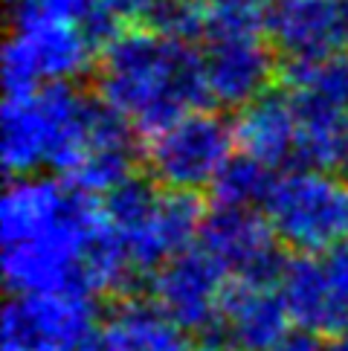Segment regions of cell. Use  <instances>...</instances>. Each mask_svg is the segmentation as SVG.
Segmentation results:
<instances>
[{"label": "cell", "instance_id": "cell-18", "mask_svg": "<svg viewBox=\"0 0 348 351\" xmlns=\"http://www.w3.org/2000/svg\"><path fill=\"white\" fill-rule=\"evenodd\" d=\"M279 171L264 166L247 154H235L218 180L212 183V206H244V209H264L267 197L273 192Z\"/></svg>", "mask_w": 348, "mask_h": 351}, {"label": "cell", "instance_id": "cell-22", "mask_svg": "<svg viewBox=\"0 0 348 351\" xmlns=\"http://www.w3.org/2000/svg\"><path fill=\"white\" fill-rule=\"evenodd\" d=\"M270 351H325V337L316 334V331H308V328L293 325V328L284 334Z\"/></svg>", "mask_w": 348, "mask_h": 351}, {"label": "cell", "instance_id": "cell-20", "mask_svg": "<svg viewBox=\"0 0 348 351\" xmlns=\"http://www.w3.org/2000/svg\"><path fill=\"white\" fill-rule=\"evenodd\" d=\"M270 3L273 0H206L209 15L250 21V23H264V15H267Z\"/></svg>", "mask_w": 348, "mask_h": 351}, {"label": "cell", "instance_id": "cell-24", "mask_svg": "<svg viewBox=\"0 0 348 351\" xmlns=\"http://www.w3.org/2000/svg\"><path fill=\"white\" fill-rule=\"evenodd\" d=\"M325 351H348V331L325 337Z\"/></svg>", "mask_w": 348, "mask_h": 351}, {"label": "cell", "instance_id": "cell-8", "mask_svg": "<svg viewBox=\"0 0 348 351\" xmlns=\"http://www.w3.org/2000/svg\"><path fill=\"white\" fill-rule=\"evenodd\" d=\"M87 293H12L3 308V351H87L102 331Z\"/></svg>", "mask_w": 348, "mask_h": 351}, {"label": "cell", "instance_id": "cell-14", "mask_svg": "<svg viewBox=\"0 0 348 351\" xmlns=\"http://www.w3.org/2000/svg\"><path fill=\"white\" fill-rule=\"evenodd\" d=\"M235 143L238 154H247L270 169H293L296 166V140H299V125H296L293 93L273 87L264 96L247 108L235 110Z\"/></svg>", "mask_w": 348, "mask_h": 351}, {"label": "cell", "instance_id": "cell-1", "mask_svg": "<svg viewBox=\"0 0 348 351\" xmlns=\"http://www.w3.org/2000/svg\"><path fill=\"white\" fill-rule=\"evenodd\" d=\"M108 230L102 200L64 178H9L0 197V250L9 293H90L84 261Z\"/></svg>", "mask_w": 348, "mask_h": 351}, {"label": "cell", "instance_id": "cell-12", "mask_svg": "<svg viewBox=\"0 0 348 351\" xmlns=\"http://www.w3.org/2000/svg\"><path fill=\"white\" fill-rule=\"evenodd\" d=\"M206 212L209 209L197 197V192L163 189V195H160L154 209L142 218V223H136L131 232L116 238L125 247L136 273L145 279V276L163 267L171 256L197 244Z\"/></svg>", "mask_w": 348, "mask_h": 351}, {"label": "cell", "instance_id": "cell-3", "mask_svg": "<svg viewBox=\"0 0 348 351\" xmlns=\"http://www.w3.org/2000/svg\"><path fill=\"white\" fill-rule=\"evenodd\" d=\"M131 136L136 128L125 117L73 84L6 96L0 110V162L9 178L41 171L70 178L90 148Z\"/></svg>", "mask_w": 348, "mask_h": 351}, {"label": "cell", "instance_id": "cell-10", "mask_svg": "<svg viewBox=\"0 0 348 351\" xmlns=\"http://www.w3.org/2000/svg\"><path fill=\"white\" fill-rule=\"evenodd\" d=\"M197 244L229 273V279L256 285H279L288 261L264 209L212 206L206 212Z\"/></svg>", "mask_w": 348, "mask_h": 351}, {"label": "cell", "instance_id": "cell-19", "mask_svg": "<svg viewBox=\"0 0 348 351\" xmlns=\"http://www.w3.org/2000/svg\"><path fill=\"white\" fill-rule=\"evenodd\" d=\"M142 23L166 38L192 44L195 38L206 35L209 6L206 0H157V6L148 12Z\"/></svg>", "mask_w": 348, "mask_h": 351}, {"label": "cell", "instance_id": "cell-21", "mask_svg": "<svg viewBox=\"0 0 348 351\" xmlns=\"http://www.w3.org/2000/svg\"><path fill=\"white\" fill-rule=\"evenodd\" d=\"M322 261H325V270H328L334 293L340 296V302L348 305V244L334 247L331 253L322 256Z\"/></svg>", "mask_w": 348, "mask_h": 351}, {"label": "cell", "instance_id": "cell-5", "mask_svg": "<svg viewBox=\"0 0 348 351\" xmlns=\"http://www.w3.org/2000/svg\"><path fill=\"white\" fill-rule=\"evenodd\" d=\"M264 215L284 250L325 256L348 244V178L305 166L284 169L273 183Z\"/></svg>", "mask_w": 348, "mask_h": 351}, {"label": "cell", "instance_id": "cell-4", "mask_svg": "<svg viewBox=\"0 0 348 351\" xmlns=\"http://www.w3.org/2000/svg\"><path fill=\"white\" fill-rule=\"evenodd\" d=\"M96 58L99 47L82 23L41 15L21 0H12L0 67L6 96L32 93L44 84H73L96 70Z\"/></svg>", "mask_w": 348, "mask_h": 351}, {"label": "cell", "instance_id": "cell-15", "mask_svg": "<svg viewBox=\"0 0 348 351\" xmlns=\"http://www.w3.org/2000/svg\"><path fill=\"white\" fill-rule=\"evenodd\" d=\"M279 293L299 328L322 337L348 331V305L334 293L322 256L290 253L279 276Z\"/></svg>", "mask_w": 348, "mask_h": 351}, {"label": "cell", "instance_id": "cell-9", "mask_svg": "<svg viewBox=\"0 0 348 351\" xmlns=\"http://www.w3.org/2000/svg\"><path fill=\"white\" fill-rule=\"evenodd\" d=\"M227 285L229 273L201 244H195L154 270L148 279V291L186 334H203L206 340L209 337L218 340Z\"/></svg>", "mask_w": 348, "mask_h": 351}, {"label": "cell", "instance_id": "cell-13", "mask_svg": "<svg viewBox=\"0 0 348 351\" xmlns=\"http://www.w3.org/2000/svg\"><path fill=\"white\" fill-rule=\"evenodd\" d=\"M290 328L293 319L279 285L229 279L221 305L218 343H227L235 351H270Z\"/></svg>", "mask_w": 348, "mask_h": 351}, {"label": "cell", "instance_id": "cell-26", "mask_svg": "<svg viewBox=\"0 0 348 351\" xmlns=\"http://www.w3.org/2000/svg\"><path fill=\"white\" fill-rule=\"evenodd\" d=\"M87 351H119V348H114V346H108L105 340H96L90 348H87Z\"/></svg>", "mask_w": 348, "mask_h": 351}, {"label": "cell", "instance_id": "cell-25", "mask_svg": "<svg viewBox=\"0 0 348 351\" xmlns=\"http://www.w3.org/2000/svg\"><path fill=\"white\" fill-rule=\"evenodd\" d=\"M189 351H235V348L227 346V343H218V340H206V343H201V346H192Z\"/></svg>", "mask_w": 348, "mask_h": 351}, {"label": "cell", "instance_id": "cell-16", "mask_svg": "<svg viewBox=\"0 0 348 351\" xmlns=\"http://www.w3.org/2000/svg\"><path fill=\"white\" fill-rule=\"evenodd\" d=\"M290 93L296 108V125H299L296 166L337 171L348 178V108L316 93Z\"/></svg>", "mask_w": 348, "mask_h": 351}, {"label": "cell", "instance_id": "cell-7", "mask_svg": "<svg viewBox=\"0 0 348 351\" xmlns=\"http://www.w3.org/2000/svg\"><path fill=\"white\" fill-rule=\"evenodd\" d=\"M201 58L209 102L227 110H241L273 90L282 73L264 23L235 18L209 15Z\"/></svg>", "mask_w": 348, "mask_h": 351}, {"label": "cell", "instance_id": "cell-2", "mask_svg": "<svg viewBox=\"0 0 348 351\" xmlns=\"http://www.w3.org/2000/svg\"><path fill=\"white\" fill-rule=\"evenodd\" d=\"M96 96L125 117L136 134L151 136L209 102L201 49L125 23L96 58Z\"/></svg>", "mask_w": 348, "mask_h": 351}, {"label": "cell", "instance_id": "cell-6", "mask_svg": "<svg viewBox=\"0 0 348 351\" xmlns=\"http://www.w3.org/2000/svg\"><path fill=\"white\" fill-rule=\"evenodd\" d=\"M235 125L218 110H192L169 128L145 136L142 166L145 174L174 192L212 189L223 166L235 157Z\"/></svg>", "mask_w": 348, "mask_h": 351}, {"label": "cell", "instance_id": "cell-23", "mask_svg": "<svg viewBox=\"0 0 348 351\" xmlns=\"http://www.w3.org/2000/svg\"><path fill=\"white\" fill-rule=\"evenodd\" d=\"M110 15H116L122 23H140L157 6V0H99Z\"/></svg>", "mask_w": 348, "mask_h": 351}, {"label": "cell", "instance_id": "cell-17", "mask_svg": "<svg viewBox=\"0 0 348 351\" xmlns=\"http://www.w3.org/2000/svg\"><path fill=\"white\" fill-rule=\"evenodd\" d=\"M99 340L119 351H189L186 334L151 296H125L108 311Z\"/></svg>", "mask_w": 348, "mask_h": 351}, {"label": "cell", "instance_id": "cell-11", "mask_svg": "<svg viewBox=\"0 0 348 351\" xmlns=\"http://www.w3.org/2000/svg\"><path fill=\"white\" fill-rule=\"evenodd\" d=\"M264 32L284 64L348 56V0H273Z\"/></svg>", "mask_w": 348, "mask_h": 351}]
</instances>
